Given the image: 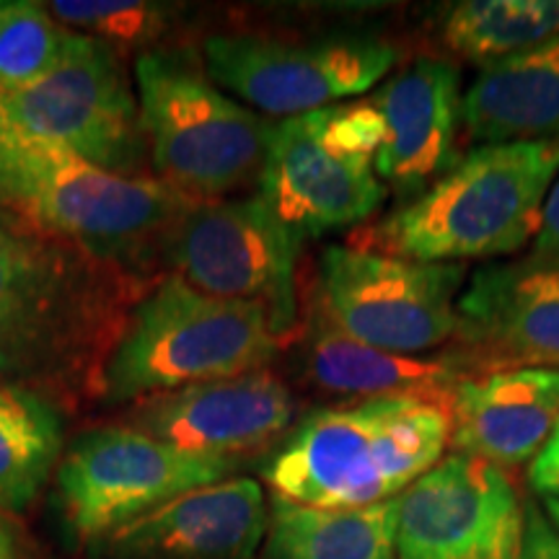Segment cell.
Returning <instances> with one entry per match:
<instances>
[{"instance_id":"27","label":"cell","mask_w":559,"mask_h":559,"mask_svg":"<svg viewBox=\"0 0 559 559\" xmlns=\"http://www.w3.org/2000/svg\"><path fill=\"white\" fill-rule=\"evenodd\" d=\"M521 559H559V531L551 526L539 506H526Z\"/></svg>"},{"instance_id":"5","label":"cell","mask_w":559,"mask_h":559,"mask_svg":"<svg viewBox=\"0 0 559 559\" xmlns=\"http://www.w3.org/2000/svg\"><path fill=\"white\" fill-rule=\"evenodd\" d=\"M3 117L19 213L94 260L122 270L158 262L169 230L198 205L166 181L99 169Z\"/></svg>"},{"instance_id":"25","label":"cell","mask_w":559,"mask_h":559,"mask_svg":"<svg viewBox=\"0 0 559 559\" xmlns=\"http://www.w3.org/2000/svg\"><path fill=\"white\" fill-rule=\"evenodd\" d=\"M70 37L52 11L32 0L0 3V91L39 81L62 55Z\"/></svg>"},{"instance_id":"14","label":"cell","mask_w":559,"mask_h":559,"mask_svg":"<svg viewBox=\"0 0 559 559\" xmlns=\"http://www.w3.org/2000/svg\"><path fill=\"white\" fill-rule=\"evenodd\" d=\"M449 353L472 376L510 368L559 370V264H487L461 290Z\"/></svg>"},{"instance_id":"2","label":"cell","mask_w":559,"mask_h":559,"mask_svg":"<svg viewBox=\"0 0 559 559\" xmlns=\"http://www.w3.org/2000/svg\"><path fill=\"white\" fill-rule=\"evenodd\" d=\"M557 174L559 140L479 145L349 247L430 264L513 254L534 241Z\"/></svg>"},{"instance_id":"28","label":"cell","mask_w":559,"mask_h":559,"mask_svg":"<svg viewBox=\"0 0 559 559\" xmlns=\"http://www.w3.org/2000/svg\"><path fill=\"white\" fill-rule=\"evenodd\" d=\"M528 485L544 500H559V419L544 449L531 461Z\"/></svg>"},{"instance_id":"6","label":"cell","mask_w":559,"mask_h":559,"mask_svg":"<svg viewBox=\"0 0 559 559\" xmlns=\"http://www.w3.org/2000/svg\"><path fill=\"white\" fill-rule=\"evenodd\" d=\"M132 81L156 179L198 202L257 185L275 122L223 94L190 50L138 55Z\"/></svg>"},{"instance_id":"8","label":"cell","mask_w":559,"mask_h":559,"mask_svg":"<svg viewBox=\"0 0 559 559\" xmlns=\"http://www.w3.org/2000/svg\"><path fill=\"white\" fill-rule=\"evenodd\" d=\"M300 241L260 194L207 200L169 230L158 262L205 296L262 309L285 345L300 321Z\"/></svg>"},{"instance_id":"4","label":"cell","mask_w":559,"mask_h":559,"mask_svg":"<svg viewBox=\"0 0 559 559\" xmlns=\"http://www.w3.org/2000/svg\"><path fill=\"white\" fill-rule=\"evenodd\" d=\"M280 347L262 309L205 296L166 275L132 304L94 386L107 402H140L262 370Z\"/></svg>"},{"instance_id":"12","label":"cell","mask_w":559,"mask_h":559,"mask_svg":"<svg viewBox=\"0 0 559 559\" xmlns=\"http://www.w3.org/2000/svg\"><path fill=\"white\" fill-rule=\"evenodd\" d=\"M400 47L379 37L290 41L262 34H213L202 62L215 86L267 117L311 115L366 94L400 66Z\"/></svg>"},{"instance_id":"17","label":"cell","mask_w":559,"mask_h":559,"mask_svg":"<svg viewBox=\"0 0 559 559\" xmlns=\"http://www.w3.org/2000/svg\"><path fill=\"white\" fill-rule=\"evenodd\" d=\"M383 122L376 171L389 192H423L451 169L461 120V79L445 60L419 58L368 99Z\"/></svg>"},{"instance_id":"22","label":"cell","mask_w":559,"mask_h":559,"mask_svg":"<svg viewBox=\"0 0 559 559\" xmlns=\"http://www.w3.org/2000/svg\"><path fill=\"white\" fill-rule=\"evenodd\" d=\"M62 451V419L24 383H0V510L32 506Z\"/></svg>"},{"instance_id":"19","label":"cell","mask_w":559,"mask_h":559,"mask_svg":"<svg viewBox=\"0 0 559 559\" xmlns=\"http://www.w3.org/2000/svg\"><path fill=\"white\" fill-rule=\"evenodd\" d=\"M290 340L306 383L321 394L353 396V402L409 394L451 402L456 383L472 376L451 353L423 358L362 345L340 332L311 300Z\"/></svg>"},{"instance_id":"15","label":"cell","mask_w":559,"mask_h":559,"mask_svg":"<svg viewBox=\"0 0 559 559\" xmlns=\"http://www.w3.org/2000/svg\"><path fill=\"white\" fill-rule=\"evenodd\" d=\"M296 396L270 368L234 379L194 383L135 404L130 425L174 449L228 459L270 449L290 432Z\"/></svg>"},{"instance_id":"3","label":"cell","mask_w":559,"mask_h":559,"mask_svg":"<svg viewBox=\"0 0 559 559\" xmlns=\"http://www.w3.org/2000/svg\"><path fill=\"white\" fill-rule=\"evenodd\" d=\"M128 311L122 267L0 226V379H68L104 360Z\"/></svg>"},{"instance_id":"18","label":"cell","mask_w":559,"mask_h":559,"mask_svg":"<svg viewBox=\"0 0 559 559\" xmlns=\"http://www.w3.org/2000/svg\"><path fill=\"white\" fill-rule=\"evenodd\" d=\"M559 419V370L510 368L469 376L451 394L453 453L508 472L544 449Z\"/></svg>"},{"instance_id":"1","label":"cell","mask_w":559,"mask_h":559,"mask_svg":"<svg viewBox=\"0 0 559 559\" xmlns=\"http://www.w3.org/2000/svg\"><path fill=\"white\" fill-rule=\"evenodd\" d=\"M451 402L379 396L313 409L283 438L264 479L277 500L319 510L396 500L443 461Z\"/></svg>"},{"instance_id":"20","label":"cell","mask_w":559,"mask_h":559,"mask_svg":"<svg viewBox=\"0 0 559 559\" xmlns=\"http://www.w3.org/2000/svg\"><path fill=\"white\" fill-rule=\"evenodd\" d=\"M461 120L481 145L559 140V34L481 70L461 96Z\"/></svg>"},{"instance_id":"23","label":"cell","mask_w":559,"mask_h":559,"mask_svg":"<svg viewBox=\"0 0 559 559\" xmlns=\"http://www.w3.org/2000/svg\"><path fill=\"white\" fill-rule=\"evenodd\" d=\"M445 47L459 58L495 66L559 34V0H466L445 13Z\"/></svg>"},{"instance_id":"31","label":"cell","mask_w":559,"mask_h":559,"mask_svg":"<svg viewBox=\"0 0 559 559\" xmlns=\"http://www.w3.org/2000/svg\"><path fill=\"white\" fill-rule=\"evenodd\" d=\"M542 510H544V515H547V519H549L551 526L559 531V500H544Z\"/></svg>"},{"instance_id":"9","label":"cell","mask_w":559,"mask_h":559,"mask_svg":"<svg viewBox=\"0 0 559 559\" xmlns=\"http://www.w3.org/2000/svg\"><path fill=\"white\" fill-rule=\"evenodd\" d=\"M464 264H430L334 243L319 257L311 304L347 337L396 355L449 345Z\"/></svg>"},{"instance_id":"7","label":"cell","mask_w":559,"mask_h":559,"mask_svg":"<svg viewBox=\"0 0 559 559\" xmlns=\"http://www.w3.org/2000/svg\"><path fill=\"white\" fill-rule=\"evenodd\" d=\"M383 122L368 99L275 122L260 198L300 239L366 223L389 198L376 171Z\"/></svg>"},{"instance_id":"10","label":"cell","mask_w":559,"mask_h":559,"mask_svg":"<svg viewBox=\"0 0 559 559\" xmlns=\"http://www.w3.org/2000/svg\"><path fill=\"white\" fill-rule=\"evenodd\" d=\"M0 107L24 132L99 169L145 177L138 91L122 55L99 39L70 32L58 62L29 86L0 91Z\"/></svg>"},{"instance_id":"11","label":"cell","mask_w":559,"mask_h":559,"mask_svg":"<svg viewBox=\"0 0 559 559\" xmlns=\"http://www.w3.org/2000/svg\"><path fill=\"white\" fill-rule=\"evenodd\" d=\"M236 469V461L174 449L135 428H102L81 436L60 459L55 495L79 539L104 542L179 495L230 479Z\"/></svg>"},{"instance_id":"26","label":"cell","mask_w":559,"mask_h":559,"mask_svg":"<svg viewBox=\"0 0 559 559\" xmlns=\"http://www.w3.org/2000/svg\"><path fill=\"white\" fill-rule=\"evenodd\" d=\"M528 260L544 264H559V174L555 185L549 187L547 200L542 207V223L531 241Z\"/></svg>"},{"instance_id":"24","label":"cell","mask_w":559,"mask_h":559,"mask_svg":"<svg viewBox=\"0 0 559 559\" xmlns=\"http://www.w3.org/2000/svg\"><path fill=\"white\" fill-rule=\"evenodd\" d=\"M47 9L70 32L99 39L120 55L158 50L177 16L171 5L148 0H55Z\"/></svg>"},{"instance_id":"30","label":"cell","mask_w":559,"mask_h":559,"mask_svg":"<svg viewBox=\"0 0 559 559\" xmlns=\"http://www.w3.org/2000/svg\"><path fill=\"white\" fill-rule=\"evenodd\" d=\"M0 559H21L19 544L13 539L11 528L0 521Z\"/></svg>"},{"instance_id":"16","label":"cell","mask_w":559,"mask_h":559,"mask_svg":"<svg viewBox=\"0 0 559 559\" xmlns=\"http://www.w3.org/2000/svg\"><path fill=\"white\" fill-rule=\"evenodd\" d=\"M260 481L230 477L179 495L104 539L111 559H251L267 539Z\"/></svg>"},{"instance_id":"13","label":"cell","mask_w":559,"mask_h":559,"mask_svg":"<svg viewBox=\"0 0 559 559\" xmlns=\"http://www.w3.org/2000/svg\"><path fill=\"white\" fill-rule=\"evenodd\" d=\"M526 506L508 472L451 453L396 498V559H521Z\"/></svg>"},{"instance_id":"29","label":"cell","mask_w":559,"mask_h":559,"mask_svg":"<svg viewBox=\"0 0 559 559\" xmlns=\"http://www.w3.org/2000/svg\"><path fill=\"white\" fill-rule=\"evenodd\" d=\"M0 207L11 210V213H19V185H16V174H13L9 145H5L3 107H0Z\"/></svg>"},{"instance_id":"21","label":"cell","mask_w":559,"mask_h":559,"mask_svg":"<svg viewBox=\"0 0 559 559\" xmlns=\"http://www.w3.org/2000/svg\"><path fill=\"white\" fill-rule=\"evenodd\" d=\"M267 559H396V500L319 510L272 500Z\"/></svg>"}]
</instances>
